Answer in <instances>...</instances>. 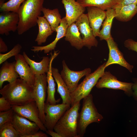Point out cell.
Masks as SVG:
<instances>
[{
  "label": "cell",
  "instance_id": "12",
  "mask_svg": "<svg viewBox=\"0 0 137 137\" xmlns=\"http://www.w3.org/2000/svg\"><path fill=\"white\" fill-rule=\"evenodd\" d=\"M109 50L108 59L105 65L106 68L113 64H117L126 68L132 73L133 68L125 59L123 54L119 49L117 45L111 36L106 41Z\"/></svg>",
  "mask_w": 137,
  "mask_h": 137
},
{
  "label": "cell",
  "instance_id": "18",
  "mask_svg": "<svg viewBox=\"0 0 137 137\" xmlns=\"http://www.w3.org/2000/svg\"><path fill=\"white\" fill-rule=\"evenodd\" d=\"M67 23L65 17L62 19L60 25L57 28L56 32L57 35L55 40L50 43L44 46H34L31 50L34 52H38L43 51L45 54L54 50L56 47L57 42L61 38L65 37L67 28Z\"/></svg>",
  "mask_w": 137,
  "mask_h": 137
},
{
  "label": "cell",
  "instance_id": "17",
  "mask_svg": "<svg viewBox=\"0 0 137 137\" xmlns=\"http://www.w3.org/2000/svg\"><path fill=\"white\" fill-rule=\"evenodd\" d=\"M62 2L65 10V17L68 26L84 13L85 7L75 0H62Z\"/></svg>",
  "mask_w": 137,
  "mask_h": 137
},
{
  "label": "cell",
  "instance_id": "33",
  "mask_svg": "<svg viewBox=\"0 0 137 137\" xmlns=\"http://www.w3.org/2000/svg\"><path fill=\"white\" fill-rule=\"evenodd\" d=\"M12 105L4 97L0 98V112L6 111L12 108Z\"/></svg>",
  "mask_w": 137,
  "mask_h": 137
},
{
  "label": "cell",
  "instance_id": "30",
  "mask_svg": "<svg viewBox=\"0 0 137 137\" xmlns=\"http://www.w3.org/2000/svg\"><path fill=\"white\" fill-rule=\"evenodd\" d=\"M25 0H9L0 5V11H11L17 13L20 7Z\"/></svg>",
  "mask_w": 137,
  "mask_h": 137
},
{
  "label": "cell",
  "instance_id": "36",
  "mask_svg": "<svg viewBox=\"0 0 137 137\" xmlns=\"http://www.w3.org/2000/svg\"><path fill=\"white\" fill-rule=\"evenodd\" d=\"M132 86V95L134 98L137 101V78L133 79Z\"/></svg>",
  "mask_w": 137,
  "mask_h": 137
},
{
  "label": "cell",
  "instance_id": "20",
  "mask_svg": "<svg viewBox=\"0 0 137 137\" xmlns=\"http://www.w3.org/2000/svg\"><path fill=\"white\" fill-rule=\"evenodd\" d=\"M52 75L57 85V92L60 94L62 100V103L71 105L70 92L59 72L58 69L52 67Z\"/></svg>",
  "mask_w": 137,
  "mask_h": 137
},
{
  "label": "cell",
  "instance_id": "9",
  "mask_svg": "<svg viewBox=\"0 0 137 137\" xmlns=\"http://www.w3.org/2000/svg\"><path fill=\"white\" fill-rule=\"evenodd\" d=\"M70 106L62 103L55 105L45 103L44 108L45 114L44 125L47 130H53L57 123L66 111L70 108Z\"/></svg>",
  "mask_w": 137,
  "mask_h": 137
},
{
  "label": "cell",
  "instance_id": "25",
  "mask_svg": "<svg viewBox=\"0 0 137 137\" xmlns=\"http://www.w3.org/2000/svg\"><path fill=\"white\" fill-rule=\"evenodd\" d=\"M114 8L116 14L115 18L121 22L130 20L137 13V4L116 6Z\"/></svg>",
  "mask_w": 137,
  "mask_h": 137
},
{
  "label": "cell",
  "instance_id": "11",
  "mask_svg": "<svg viewBox=\"0 0 137 137\" xmlns=\"http://www.w3.org/2000/svg\"><path fill=\"white\" fill-rule=\"evenodd\" d=\"M75 23L82 36L84 46L89 49L93 46H97L98 42L90 26L87 14H83Z\"/></svg>",
  "mask_w": 137,
  "mask_h": 137
},
{
  "label": "cell",
  "instance_id": "19",
  "mask_svg": "<svg viewBox=\"0 0 137 137\" xmlns=\"http://www.w3.org/2000/svg\"><path fill=\"white\" fill-rule=\"evenodd\" d=\"M60 53L58 51H54L53 54L51 53L50 58L48 70L47 74V82L48 83L47 97L46 102L51 105H55L60 101V99L56 100L55 98V84L52 73V64L53 60Z\"/></svg>",
  "mask_w": 137,
  "mask_h": 137
},
{
  "label": "cell",
  "instance_id": "38",
  "mask_svg": "<svg viewBox=\"0 0 137 137\" xmlns=\"http://www.w3.org/2000/svg\"><path fill=\"white\" fill-rule=\"evenodd\" d=\"M8 50V47L2 38L0 37V53L5 52Z\"/></svg>",
  "mask_w": 137,
  "mask_h": 137
},
{
  "label": "cell",
  "instance_id": "35",
  "mask_svg": "<svg viewBox=\"0 0 137 137\" xmlns=\"http://www.w3.org/2000/svg\"><path fill=\"white\" fill-rule=\"evenodd\" d=\"M116 2L117 4L115 7L132 4H137V0H116Z\"/></svg>",
  "mask_w": 137,
  "mask_h": 137
},
{
  "label": "cell",
  "instance_id": "13",
  "mask_svg": "<svg viewBox=\"0 0 137 137\" xmlns=\"http://www.w3.org/2000/svg\"><path fill=\"white\" fill-rule=\"evenodd\" d=\"M19 21L18 13L11 11L1 12L0 13V34L8 36L11 31H17Z\"/></svg>",
  "mask_w": 137,
  "mask_h": 137
},
{
  "label": "cell",
  "instance_id": "6",
  "mask_svg": "<svg viewBox=\"0 0 137 137\" xmlns=\"http://www.w3.org/2000/svg\"><path fill=\"white\" fill-rule=\"evenodd\" d=\"M47 83L46 74L35 75V81L33 85V96L39 110L40 118L44 125L45 116L44 108L47 93Z\"/></svg>",
  "mask_w": 137,
  "mask_h": 137
},
{
  "label": "cell",
  "instance_id": "15",
  "mask_svg": "<svg viewBox=\"0 0 137 137\" xmlns=\"http://www.w3.org/2000/svg\"><path fill=\"white\" fill-rule=\"evenodd\" d=\"M87 14L90 26L95 37H98L100 29L106 15V11L95 7H87Z\"/></svg>",
  "mask_w": 137,
  "mask_h": 137
},
{
  "label": "cell",
  "instance_id": "37",
  "mask_svg": "<svg viewBox=\"0 0 137 137\" xmlns=\"http://www.w3.org/2000/svg\"><path fill=\"white\" fill-rule=\"evenodd\" d=\"M47 135L41 131H39L31 135H26L25 137H48Z\"/></svg>",
  "mask_w": 137,
  "mask_h": 137
},
{
  "label": "cell",
  "instance_id": "23",
  "mask_svg": "<svg viewBox=\"0 0 137 137\" xmlns=\"http://www.w3.org/2000/svg\"><path fill=\"white\" fill-rule=\"evenodd\" d=\"M65 37V40L76 49L80 50L84 46L80 33L75 22L68 27Z\"/></svg>",
  "mask_w": 137,
  "mask_h": 137
},
{
  "label": "cell",
  "instance_id": "14",
  "mask_svg": "<svg viewBox=\"0 0 137 137\" xmlns=\"http://www.w3.org/2000/svg\"><path fill=\"white\" fill-rule=\"evenodd\" d=\"M14 127L19 133L20 137L31 135L40 129L35 123L20 116L15 112L12 122Z\"/></svg>",
  "mask_w": 137,
  "mask_h": 137
},
{
  "label": "cell",
  "instance_id": "1",
  "mask_svg": "<svg viewBox=\"0 0 137 137\" xmlns=\"http://www.w3.org/2000/svg\"><path fill=\"white\" fill-rule=\"evenodd\" d=\"M33 86L20 78L5 85L0 90V93L12 106H21L35 101Z\"/></svg>",
  "mask_w": 137,
  "mask_h": 137
},
{
  "label": "cell",
  "instance_id": "5",
  "mask_svg": "<svg viewBox=\"0 0 137 137\" xmlns=\"http://www.w3.org/2000/svg\"><path fill=\"white\" fill-rule=\"evenodd\" d=\"M106 63L100 65L93 72L85 76L83 81L78 85L75 90L70 93L71 106L90 94L92 88L104 74Z\"/></svg>",
  "mask_w": 137,
  "mask_h": 137
},
{
  "label": "cell",
  "instance_id": "39",
  "mask_svg": "<svg viewBox=\"0 0 137 137\" xmlns=\"http://www.w3.org/2000/svg\"><path fill=\"white\" fill-rule=\"evenodd\" d=\"M48 134L52 137H61L58 133L52 130H47L46 132Z\"/></svg>",
  "mask_w": 137,
  "mask_h": 137
},
{
  "label": "cell",
  "instance_id": "32",
  "mask_svg": "<svg viewBox=\"0 0 137 137\" xmlns=\"http://www.w3.org/2000/svg\"><path fill=\"white\" fill-rule=\"evenodd\" d=\"M14 113L12 108L6 111L0 112V127L6 123L12 122Z\"/></svg>",
  "mask_w": 137,
  "mask_h": 137
},
{
  "label": "cell",
  "instance_id": "16",
  "mask_svg": "<svg viewBox=\"0 0 137 137\" xmlns=\"http://www.w3.org/2000/svg\"><path fill=\"white\" fill-rule=\"evenodd\" d=\"M14 57L15 70L20 77L29 84L33 86L35 81V75L25 60L23 55L19 54Z\"/></svg>",
  "mask_w": 137,
  "mask_h": 137
},
{
  "label": "cell",
  "instance_id": "2",
  "mask_svg": "<svg viewBox=\"0 0 137 137\" xmlns=\"http://www.w3.org/2000/svg\"><path fill=\"white\" fill-rule=\"evenodd\" d=\"M44 0H26L20 6L17 12L19 21L17 31L19 35L23 34L37 24Z\"/></svg>",
  "mask_w": 137,
  "mask_h": 137
},
{
  "label": "cell",
  "instance_id": "34",
  "mask_svg": "<svg viewBox=\"0 0 137 137\" xmlns=\"http://www.w3.org/2000/svg\"><path fill=\"white\" fill-rule=\"evenodd\" d=\"M124 45L125 47L129 50L137 52V42L131 39H128L124 42Z\"/></svg>",
  "mask_w": 137,
  "mask_h": 137
},
{
  "label": "cell",
  "instance_id": "29",
  "mask_svg": "<svg viewBox=\"0 0 137 137\" xmlns=\"http://www.w3.org/2000/svg\"><path fill=\"white\" fill-rule=\"evenodd\" d=\"M0 137H20V135L11 122L6 123L0 127Z\"/></svg>",
  "mask_w": 137,
  "mask_h": 137
},
{
  "label": "cell",
  "instance_id": "8",
  "mask_svg": "<svg viewBox=\"0 0 137 137\" xmlns=\"http://www.w3.org/2000/svg\"><path fill=\"white\" fill-rule=\"evenodd\" d=\"M12 109L19 115L35 123L40 130L44 132L47 130L40 118L39 110L35 101L22 106H12Z\"/></svg>",
  "mask_w": 137,
  "mask_h": 137
},
{
  "label": "cell",
  "instance_id": "10",
  "mask_svg": "<svg viewBox=\"0 0 137 137\" xmlns=\"http://www.w3.org/2000/svg\"><path fill=\"white\" fill-rule=\"evenodd\" d=\"M62 69L60 73L62 78L67 85L71 93L76 89L79 80L82 77L91 73L90 68H86L80 71H74L70 70L64 60L62 61Z\"/></svg>",
  "mask_w": 137,
  "mask_h": 137
},
{
  "label": "cell",
  "instance_id": "24",
  "mask_svg": "<svg viewBox=\"0 0 137 137\" xmlns=\"http://www.w3.org/2000/svg\"><path fill=\"white\" fill-rule=\"evenodd\" d=\"M37 24L39 31L35 41L38 45H40L46 41L47 38L52 34L54 31L43 16H39L38 17Z\"/></svg>",
  "mask_w": 137,
  "mask_h": 137
},
{
  "label": "cell",
  "instance_id": "22",
  "mask_svg": "<svg viewBox=\"0 0 137 137\" xmlns=\"http://www.w3.org/2000/svg\"><path fill=\"white\" fill-rule=\"evenodd\" d=\"M23 55L35 75L47 73L50 61V58L48 57L43 56L40 62H37L29 58L25 52H23Z\"/></svg>",
  "mask_w": 137,
  "mask_h": 137
},
{
  "label": "cell",
  "instance_id": "21",
  "mask_svg": "<svg viewBox=\"0 0 137 137\" xmlns=\"http://www.w3.org/2000/svg\"><path fill=\"white\" fill-rule=\"evenodd\" d=\"M15 61L9 63L6 61L4 62L0 69V88L5 81L11 83L15 80L19 76L15 70Z\"/></svg>",
  "mask_w": 137,
  "mask_h": 137
},
{
  "label": "cell",
  "instance_id": "7",
  "mask_svg": "<svg viewBox=\"0 0 137 137\" xmlns=\"http://www.w3.org/2000/svg\"><path fill=\"white\" fill-rule=\"evenodd\" d=\"M133 84V83L119 81L110 72L106 71L99 79L96 86L98 89L106 88L122 90L128 96H131L132 95Z\"/></svg>",
  "mask_w": 137,
  "mask_h": 137
},
{
  "label": "cell",
  "instance_id": "26",
  "mask_svg": "<svg viewBox=\"0 0 137 137\" xmlns=\"http://www.w3.org/2000/svg\"><path fill=\"white\" fill-rule=\"evenodd\" d=\"M106 15L102 24V27L99 31L98 37L100 40L106 41L112 36L111 30L113 19L116 14L114 8H110L106 10Z\"/></svg>",
  "mask_w": 137,
  "mask_h": 137
},
{
  "label": "cell",
  "instance_id": "4",
  "mask_svg": "<svg viewBox=\"0 0 137 137\" xmlns=\"http://www.w3.org/2000/svg\"><path fill=\"white\" fill-rule=\"evenodd\" d=\"M81 110L79 113L77 121V133L79 137H83L86 129L90 124L99 123L103 117L98 112L90 94L83 98Z\"/></svg>",
  "mask_w": 137,
  "mask_h": 137
},
{
  "label": "cell",
  "instance_id": "27",
  "mask_svg": "<svg viewBox=\"0 0 137 137\" xmlns=\"http://www.w3.org/2000/svg\"><path fill=\"white\" fill-rule=\"evenodd\" d=\"M42 12L43 16L49 23L52 30L56 32L62 19L58 9H50L43 7Z\"/></svg>",
  "mask_w": 137,
  "mask_h": 137
},
{
  "label": "cell",
  "instance_id": "31",
  "mask_svg": "<svg viewBox=\"0 0 137 137\" xmlns=\"http://www.w3.org/2000/svg\"><path fill=\"white\" fill-rule=\"evenodd\" d=\"M22 48V46L20 44H17L9 52L5 54L0 53V64L3 63L11 57L19 54Z\"/></svg>",
  "mask_w": 137,
  "mask_h": 137
},
{
  "label": "cell",
  "instance_id": "28",
  "mask_svg": "<svg viewBox=\"0 0 137 137\" xmlns=\"http://www.w3.org/2000/svg\"><path fill=\"white\" fill-rule=\"evenodd\" d=\"M84 7H95L104 10L114 8L117 4L116 0H77Z\"/></svg>",
  "mask_w": 137,
  "mask_h": 137
},
{
  "label": "cell",
  "instance_id": "3",
  "mask_svg": "<svg viewBox=\"0 0 137 137\" xmlns=\"http://www.w3.org/2000/svg\"><path fill=\"white\" fill-rule=\"evenodd\" d=\"M80 105V101L72 106L55 125L53 130L61 137H79L77 121Z\"/></svg>",
  "mask_w": 137,
  "mask_h": 137
}]
</instances>
